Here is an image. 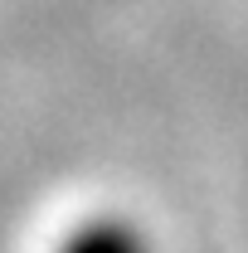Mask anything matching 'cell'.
<instances>
[{
	"label": "cell",
	"instance_id": "obj_1",
	"mask_svg": "<svg viewBox=\"0 0 248 253\" xmlns=\"http://www.w3.org/2000/svg\"><path fill=\"white\" fill-rule=\"evenodd\" d=\"M54 253H156V244L141 229V219L117 214V210H97L73 224Z\"/></svg>",
	"mask_w": 248,
	"mask_h": 253
}]
</instances>
